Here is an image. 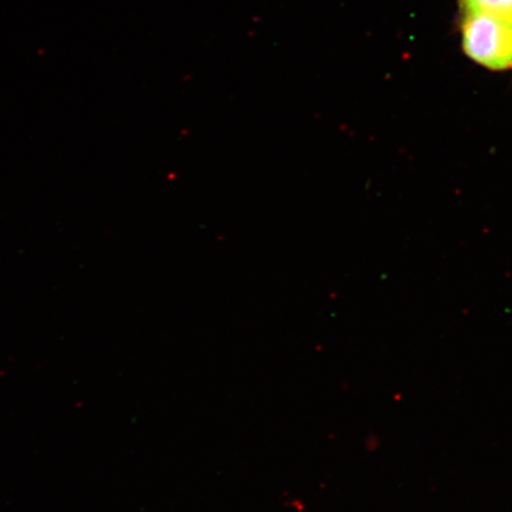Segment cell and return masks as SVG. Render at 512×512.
<instances>
[{"instance_id": "1", "label": "cell", "mask_w": 512, "mask_h": 512, "mask_svg": "<svg viewBox=\"0 0 512 512\" xmlns=\"http://www.w3.org/2000/svg\"><path fill=\"white\" fill-rule=\"evenodd\" d=\"M464 53L491 70L512 67V19L488 12H462Z\"/></svg>"}, {"instance_id": "2", "label": "cell", "mask_w": 512, "mask_h": 512, "mask_svg": "<svg viewBox=\"0 0 512 512\" xmlns=\"http://www.w3.org/2000/svg\"><path fill=\"white\" fill-rule=\"evenodd\" d=\"M462 12H488L512 19V0H459Z\"/></svg>"}]
</instances>
